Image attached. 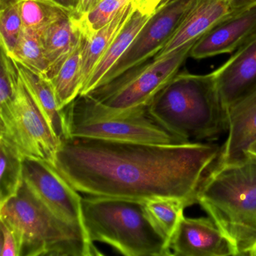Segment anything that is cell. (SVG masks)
<instances>
[{"label":"cell","instance_id":"6da1fadb","mask_svg":"<svg viewBox=\"0 0 256 256\" xmlns=\"http://www.w3.org/2000/svg\"><path fill=\"white\" fill-rule=\"evenodd\" d=\"M221 150L210 142L151 144L71 138L61 142L53 166L88 196L140 202L174 198L191 206Z\"/></svg>","mask_w":256,"mask_h":256},{"label":"cell","instance_id":"7a4b0ae2","mask_svg":"<svg viewBox=\"0 0 256 256\" xmlns=\"http://www.w3.org/2000/svg\"><path fill=\"white\" fill-rule=\"evenodd\" d=\"M157 124L185 142H214L227 132L214 72H178L148 104Z\"/></svg>","mask_w":256,"mask_h":256},{"label":"cell","instance_id":"3957f363","mask_svg":"<svg viewBox=\"0 0 256 256\" xmlns=\"http://www.w3.org/2000/svg\"><path fill=\"white\" fill-rule=\"evenodd\" d=\"M197 204L230 241L236 256H250L256 247V156L217 162L199 188Z\"/></svg>","mask_w":256,"mask_h":256},{"label":"cell","instance_id":"277c9868","mask_svg":"<svg viewBox=\"0 0 256 256\" xmlns=\"http://www.w3.org/2000/svg\"><path fill=\"white\" fill-rule=\"evenodd\" d=\"M0 221L14 232L19 256L103 254L84 228L56 215L24 179L17 194L0 204Z\"/></svg>","mask_w":256,"mask_h":256},{"label":"cell","instance_id":"5b68a950","mask_svg":"<svg viewBox=\"0 0 256 256\" xmlns=\"http://www.w3.org/2000/svg\"><path fill=\"white\" fill-rule=\"evenodd\" d=\"M84 224L90 240L126 256H172L167 241L145 216L142 202L115 198H83Z\"/></svg>","mask_w":256,"mask_h":256},{"label":"cell","instance_id":"8992f818","mask_svg":"<svg viewBox=\"0 0 256 256\" xmlns=\"http://www.w3.org/2000/svg\"><path fill=\"white\" fill-rule=\"evenodd\" d=\"M64 110L70 138H86L151 144L188 143L157 124L150 114L148 106L112 110L88 96H79Z\"/></svg>","mask_w":256,"mask_h":256},{"label":"cell","instance_id":"52a82bcc","mask_svg":"<svg viewBox=\"0 0 256 256\" xmlns=\"http://www.w3.org/2000/svg\"><path fill=\"white\" fill-rule=\"evenodd\" d=\"M196 42L152 59V62L125 73L86 96L112 110L148 106L154 97L179 72Z\"/></svg>","mask_w":256,"mask_h":256},{"label":"cell","instance_id":"ba28073f","mask_svg":"<svg viewBox=\"0 0 256 256\" xmlns=\"http://www.w3.org/2000/svg\"><path fill=\"white\" fill-rule=\"evenodd\" d=\"M0 138L16 146L24 157H34L52 164L54 163L61 143L22 78L12 120L8 124H0Z\"/></svg>","mask_w":256,"mask_h":256},{"label":"cell","instance_id":"9c48e42d","mask_svg":"<svg viewBox=\"0 0 256 256\" xmlns=\"http://www.w3.org/2000/svg\"><path fill=\"white\" fill-rule=\"evenodd\" d=\"M192 2L193 0L163 2L151 14L127 52L106 74L98 88L152 59L176 32Z\"/></svg>","mask_w":256,"mask_h":256},{"label":"cell","instance_id":"30bf717a","mask_svg":"<svg viewBox=\"0 0 256 256\" xmlns=\"http://www.w3.org/2000/svg\"><path fill=\"white\" fill-rule=\"evenodd\" d=\"M22 164L23 179L42 200L62 220L84 228L83 198L54 166L46 160L30 156L24 157Z\"/></svg>","mask_w":256,"mask_h":256},{"label":"cell","instance_id":"8fae6325","mask_svg":"<svg viewBox=\"0 0 256 256\" xmlns=\"http://www.w3.org/2000/svg\"><path fill=\"white\" fill-rule=\"evenodd\" d=\"M172 256H236L230 241L210 217L182 216L169 241Z\"/></svg>","mask_w":256,"mask_h":256},{"label":"cell","instance_id":"7c38bea8","mask_svg":"<svg viewBox=\"0 0 256 256\" xmlns=\"http://www.w3.org/2000/svg\"><path fill=\"white\" fill-rule=\"evenodd\" d=\"M256 34V6L239 12L216 25L194 43L190 58L206 59L236 52Z\"/></svg>","mask_w":256,"mask_h":256},{"label":"cell","instance_id":"4fadbf2b","mask_svg":"<svg viewBox=\"0 0 256 256\" xmlns=\"http://www.w3.org/2000/svg\"><path fill=\"white\" fill-rule=\"evenodd\" d=\"M224 108L256 86V34L214 71Z\"/></svg>","mask_w":256,"mask_h":256},{"label":"cell","instance_id":"5bb4252c","mask_svg":"<svg viewBox=\"0 0 256 256\" xmlns=\"http://www.w3.org/2000/svg\"><path fill=\"white\" fill-rule=\"evenodd\" d=\"M228 137L218 162L240 161L256 140V86L226 109Z\"/></svg>","mask_w":256,"mask_h":256},{"label":"cell","instance_id":"9a60e30c","mask_svg":"<svg viewBox=\"0 0 256 256\" xmlns=\"http://www.w3.org/2000/svg\"><path fill=\"white\" fill-rule=\"evenodd\" d=\"M236 13L232 0H193L176 32L152 59H158L198 40L216 25Z\"/></svg>","mask_w":256,"mask_h":256},{"label":"cell","instance_id":"2e32d148","mask_svg":"<svg viewBox=\"0 0 256 256\" xmlns=\"http://www.w3.org/2000/svg\"><path fill=\"white\" fill-rule=\"evenodd\" d=\"M82 36L77 17L66 14L49 25L41 32L44 56L48 64V78H52L70 56Z\"/></svg>","mask_w":256,"mask_h":256},{"label":"cell","instance_id":"e0dca14e","mask_svg":"<svg viewBox=\"0 0 256 256\" xmlns=\"http://www.w3.org/2000/svg\"><path fill=\"white\" fill-rule=\"evenodd\" d=\"M17 64V62H16ZM20 78L30 94L47 118L60 142L70 138L65 110H61L50 79L17 64Z\"/></svg>","mask_w":256,"mask_h":256},{"label":"cell","instance_id":"ac0fdd59","mask_svg":"<svg viewBox=\"0 0 256 256\" xmlns=\"http://www.w3.org/2000/svg\"><path fill=\"white\" fill-rule=\"evenodd\" d=\"M150 17V14L142 13L139 10L134 11L91 73L80 91V96L88 95L100 86L106 74L127 52Z\"/></svg>","mask_w":256,"mask_h":256},{"label":"cell","instance_id":"d6986e66","mask_svg":"<svg viewBox=\"0 0 256 256\" xmlns=\"http://www.w3.org/2000/svg\"><path fill=\"white\" fill-rule=\"evenodd\" d=\"M136 10L134 2L132 1L119 12L108 24L94 34L84 36L80 73L82 88L120 31L128 22Z\"/></svg>","mask_w":256,"mask_h":256},{"label":"cell","instance_id":"ffe728a7","mask_svg":"<svg viewBox=\"0 0 256 256\" xmlns=\"http://www.w3.org/2000/svg\"><path fill=\"white\" fill-rule=\"evenodd\" d=\"M85 37L80 38L70 56L62 62L56 74L50 79L53 84L60 108L64 110L80 96L82 83V52Z\"/></svg>","mask_w":256,"mask_h":256},{"label":"cell","instance_id":"44dd1931","mask_svg":"<svg viewBox=\"0 0 256 256\" xmlns=\"http://www.w3.org/2000/svg\"><path fill=\"white\" fill-rule=\"evenodd\" d=\"M145 216L155 230L167 241L174 233L188 204L180 199L154 197L142 200Z\"/></svg>","mask_w":256,"mask_h":256},{"label":"cell","instance_id":"7402d4cb","mask_svg":"<svg viewBox=\"0 0 256 256\" xmlns=\"http://www.w3.org/2000/svg\"><path fill=\"white\" fill-rule=\"evenodd\" d=\"M23 158L16 146L0 138V204L17 194L22 186Z\"/></svg>","mask_w":256,"mask_h":256},{"label":"cell","instance_id":"603a6c76","mask_svg":"<svg viewBox=\"0 0 256 256\" xmlns=\"http://www.w3.org/2000/svg\"><path fill=\"white\" fill-rule=\"evenodd\" d=\"M10 56L17 64L48 77V64L44 56L41 32L23 28Z\"/></svg>","mask_w":256,"mask_h":256},{"label":"cell","instance_id":"cb8c5ba5","mask_svg":"<svg viewBox=\"0 0 256 256\" xmlns=\"http://www.w3.org/2000/svg\"><path fill=\"white\" fill-rule=\"evenodd\" d=\"M23 28L42 32L70 12L48 0H24L19 4Z\"/></svg>","mask_w":256,"mask_h":256},{"label":"cell","instance_id":"d4e9b609","mask_svg":"<svg viewBox=\"0 0 256 256\" xmlns=\"http://www.w3.org/2000/svg\"><path fill=\"white\" fill-rule=\"evenodd\" d=\"M20 78L18 67L16 61L1 48L0 116L12 114Z\"/></svg>","mask_w":256,"mask_h":256},{"label":"cell","instance_id":"484cf974","mask_svg":"<svg viewBox=\"0 0 256 256\" xmlns=\"http://www.w3.org/2000/svg\"><path fill=\"white\" fill-rule=\"evenodd\" d=\"M133 0H100L84 16L77 18L79 28L88 36L108 24L119 12Z\"/></svg>","mask_w":256,"mask_h":256},{"label":"cell","instance_id":"4316f807","mask_svg":"<svg viewBox=\"0 0 256 256\" xmlns=\"http://www.w3.org/2000/svg\"><path fill=\"white\" fill-rule=\"evenodd\" d=\"M23 29L19 4L6 7L0 11L1 48L10 54L14 50Z\"/></svg>","mask_w":256,"mask_h":256},{"label":"cell","instance_id":"83f0119b","mask_svg":"<svg viewBox=\"0 0 256 256\" xmlns=\"http://www.w3.org/2000/svg\"><path fill=\"white\" fill-rule=\"evenodd\" d=\"M0 228L2 232L0 256H19L18 245L12 229L2 221H0Z\"/></svg>","mask_w":256,"mask_h":256},{"label":"cell","instance_id":"f1b7e54d","mask_svg":"<svg viewBox=\"0 0 256 256\" xmlns=\"http://www.w3.org/2000/svg\"><path fill=\"white\" fill-rule=\"evenodd\" d=\"M164 1L166 0H133L138 10L150 16Z\"/></svg>","mask_w":256,"mask_h":256},{"label":"cell","instance_id":"f546056e","mask_svg":"<svg viewBox=\"0 0 256 256\" xmlns=\"http://www.w3.org/2000/svg\"><path fill=\"white\" fill-rule=\"evenodd\" d=\"M100 0H78L76 16L77 18L82 17L90 11Z\"/></svg>","mask_w":256,"mask_h":256},{"label":"cell","instance_id":"4dcf8cb0","mask_svg":"<svg viewBox=\"0 0 256 256\" xmlns=\"http://www.w3.org/2000/svg\"><path fill=\"white\" fill-rule=\"evenodd\" d=\"M48 1L74 14L78 5V0H48Z\"/></svg>","mask_w":256,"mask_h":256},{"label":"cell","instance_id":"1f68e13d","mask_svg":"<svg viewBox=\"0 0 256 256\" xmlns=\"http://www.w3.org/2000/svg\"><path fill=\"white\" fill-rule=\"evenodd\" d=\"M236 12L256 6V0H232Z\"/></svg>","mask_w":256,"mask_h":256},{"label":"cell","instance_id":"d6a6232c","mask_svg":"<svg viewBox=\"0 0 256 256\" xmlns=\"http://www.w3.org/2000/svg\"><path fill=\"white\" fill-rule=\"evenodd\" d=\"M24 0H0V8H6L10 6L14 5V4H20Z\"/></svg>","mask_w":256,"mask_h":256},{"label":"cell","instance_id":"836d02e7","mask_svg":"<svg viewBox=\"0 0 256 256\" xmlns=\"http://www.w3.org/2000/svg\"><path fill=\"white\" fill-rule=\"evenodd\" d=\"M247 152H248V154H251V155L256 156V140L250 145Z\"/></svg>","mask_w":256,"mask_h":256},{"label":"cell","instance_id":"e575fe53","mask_svg":"<svg viewBox=\"0 0 256 256\" xmlns=\"http://www.w3.org/2000/svg\"><path fill=\"white\" fill-rule=\"evenodd\" d=\"M250 256H256V247L253 250V251L252 252L251 254H250Z\"/></svg>","mask_w":256,"mask_h":256}]
</instances>
